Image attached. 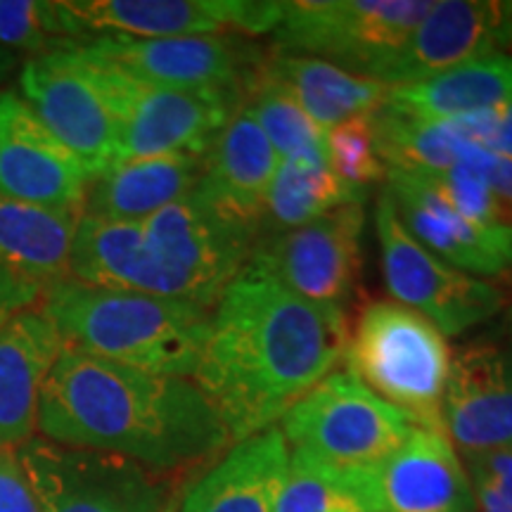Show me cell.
<instances>
[{
    "mask_svg": "<svg viewBox=\"0 0 512 512\" xmlns=\"http://www.w3.org/2000/svg\"><path fill=\"white\" fill-rule=\"evenodd\" d=\"M271 88L302 107L323 131L354 117H368L387 102L389 86L356 76L335 64L275 53L256 67L247 86Z\"/></svg>",
    "mask_w": 512,
    "mask_h": 512,
    "instance_id": "23",
    "label": "cell"
},
{
    "mask_svg": "<svg viewBox=\"0 0 512 512\" xmlns=\"http://www.w3.org/2000/svg\"><path fill=\"white\" fill-rule=\"evenodd\" d=\"M430 0H302L283 3L275 53L316 57L380 81L430 12Z\"/></svg>",
    "mask_w": 512,
    "mask_h": 512,
    "instance_id": "6",
    "label": "cell"
},
{
    "mask_svg": "<svg viewBox=\"0 0 512 512\" xmlns=\"http://www.w3.org/2000/svg\"><path fill=\"white\" fill-rule=\"evenodd\" d=\"M458 162H463L472 169H477L494 190V195L501 200L505 207L512 211V159L498 155V152L489 150V147L467 143L460 147Z\"/></svg>",
    "mask_w": 512,
    "mask_h": 512,
    "instance_id": "36",
    "label": "cell"
},
{
    "mask_svg": "<svg viewBox=\"0 0 512 512\" xmlns=\"http://www.w3.org/2000/svg\"><path fill=\"white\" fill-rule=\"evenodd\" d=\"M60 0H0V46L19 55H43L72 46Z\"/></svg>",
    "mask_w": 512,
    "mask_h": 512,
    "instance_id": "31",
    "label": "cell"
},
{
    "mask_svg": "<svg viewBox=\"0 0 512 512\" xmlns=\"http://www.w3.org/2000/svg\"><path fill=\"white\" fill-rule=\"evenodd\" d=\"M444 437L465 458L512 448V351L475 342L451 358L444 401Z\"/></svg>",
    "mask_w": 512,
    "mask_h": 512,
    "instance_id": "16",
    "label": "cell"
},
{
    "mask_svg": "<svg viewBox=\"0 0 512 512\" xmlns=\"http://www.w3.org/2000/svg\"><path fill=\"white\" fill-rule=\"evenodd\" d=\"M76 43L95 36L171 38L266 34L280 22L283 3L268 0H60Z\"/></svg>",
    "mask_w": 512,
    "mask_h": 512,
    "instance_id": "14",
    "label": "cell"
},
{
    "mask_svg": "<svg viewBox=\"0 0 512 512\" xmlns=\"http://www.w3.org/2000/svg\"><path fill=\"white\" fill-rule=\"evenodd\" d=\"M204 171V155L119 159L88 181L83 216L143 223L190 195Z\"/></svg>",
    "mask_w": 512,
    "mask_h": 512,
    "instance_id": "25",
    "label": "cell"
},
{
    "mask_svg": "<svg viewBox=\"0 0 512 512\" xmlns=\"http://www.w3.org/2000/svg\"><path fill=\"white\" fill-rule=\"evenodd\" d=\"M280 159L256 121L238 112L204 155L195 192L226 219L259 235L268 188Z\"/></svg>",
    "mask_w": 512,
    "mask_h": 512,
    "instance_id": "20",
    "label": "cell"
},
{
    "mask_svg": "<svg viewBox=\"0 0 512 512\" xmlns=\"http://www.w3.org/2000/svg\"><path fill=\"white\" fill-rule=\"evenodd\" d=\"M387 192L408 233L444 264L486 278L512 271V226L465 219L425 174L387 171Z\"/></svg>",
    "mask_w": 512,
    "mask_h": 512,
    "instance_id": "17",
    "label": "cell"
},
{
    "mask_svg": "<svg viewBox=\"0 0 512 512\" xmlns=\"http://www.w3.org/2000/svg\"><path fill=\"white\" fill-rule=\"evenodd\" d=\"M145 86L174 91H245L264 57L235 34L171 38L95 36L74 43Z\"/></svg>",
    "mask_w": 512,
    "mask_h": 512,
    "instance_id": "11",
    "label": "cell"
},
{
    "mask_svg": "<svg viewBox=\"0 0 512 512\" xmlns=\"http://www.w3.org/2000/svg\"><path fill=\"white\" fill-rule=\"evenodd\" d=\"M512 46V3L439 0L382 74L384 86H406Z\"/></svg>",
    "mask_w": 512,
    "mask_h": 512,
    "instance_id": "18",
    "label": "cell"
},
{
    "mask_svg": "<svg viewBox=\"0 0 512 512\" xmlns=\"http://www.w3.org/2000/svg\"><path fill=\"white\" fill-rule=\"evenodd\" d=\"M290 470L278 427L242 439L188 491L181 512H273Z\"/></svg>",
    "mask_w": 512,
    "mask_h": 512,
    "instance_id": "24",
    "label": "cell"
},
{
    "mask_svg": "<svg viewBox=\"0 0 512 512\" xmlns=\"http://www.w3.org/2000/svg\"><path fill=\"white\" fill-rule=\"evenodd\" d=\"M479 512H512V448L467 458Z\"/></svg>",
    "mask_w": 512,
    "mask_h": 512,
    "instance_id": "35",
    "label": "cell"
},
{
    "mask_svg": "<svg viewBox=\"0 0 512 512\" xmlns=\"http://www.w3.org/2000/svg\"><path fill=\"white\" fill-rule=\"evenodd\" d=\"M363 228V204H344L304 226L259 238L247 264L309 302L342 309L361 273Z\"/></svg>",
    "mask_w": 512,
    "mask_h": 512,
    "instance_id": "13",
    "label": "cell"
},
{
    "mask_svg": "<svg viewBox=\"0 0 512 512\" xmlns=\"http://www.w3.org/2000/svg\"><path fill=\"white\" fill-rule=\"evenodd\" d=\"M510 335H512V313H510Z\"/></svg>",
    "mask_w": 512,
    "mask_h": 512,
    "instance_id": "41",
    "label": "cell"
},
{
    "mask_svg": "<svg viewBox=\"0 0 512 512\" xmlns=\"http://www.w3.org/2000/svg\"><path fill=\"white\" fill-rule=\"evenodd\" d=\"M273 512H363L358 479L332 475L309 458L292 453L285 486Z\"/></svg>",
    "mask_w": 512,
    "mask_h": 512,
    "instance_id": "32",
    "label": "cell"
},
{
    "mask_svg": "<svg viewBox=\"0 0 512 512\" xmlns=\"http://www.w3.org/2000/svg\"><path fill=\"white\" fill-rule=\"evenodd\" d=\"M427 178L441 192V197L465 219L489 223V226H512V211L498 200L484 176L472 166L458 162L451 169L430 174Z\"/></svg>",
    "mask_w": 512,
    "mask_h": 512,
    "instance_id": "34",
    "label": "cell"
},
{
    "mask_svg": "<svg viewBox=\"0 0 512 512\" xmlns=\"http://www.w3.org/2000/svg\"><path fill=\"white\" fill-rule=\"evenodd\" d=\"M143 228L147 245L181 283L185 299L207 309H216L259 240L254 230L226 219L195 190L143 221Z\"/></svg>",
    "mask_w": 512,
    "mask_h": 512,
    "instance_id": "12",
    "label": "cell"
},
{
    "mask_svg": "<svg viewBox=\"0 0 512 512\" xmlns=\"http://www.w3.org/2000/svg\"><path fill=\"white\" fill-rule=\"evenodd\" d=\"M489 150H494V152H498V155L512 159V102L503 105L501 121H498V131H496L494 143H491Z\"/></svg>",
    "mask_w": 512,
    "mask_h": 512,
    "instance_id": "39",
    "label": "cell"
},
{
    "mask_svg": "<svg viewBox=\"0 0 512 512\" xmlns=\"http://www.w3.org/2000/svg\"><path fill=\"white\" fill-rule=\"evenodd\" d=\"M88 171L43 126L17 91H0V197L53 209H81Z\"/></svg>",
    "mask_w": 512,
    "mask_h": 512,
    "instance_id": "15",
    "label": "cell"
},
{
    "mask_svg": "<svg viewBox=\"0 0 512 512\" xmlns=\"http://www.w3.org/2000/svg\"><path fill=\"white\" fill-rule=\"evenodd\" d=\"M512 102V55L496 53L427 79L394 86L387 105L427 121H448Z\"/></svg>",
    "mask_w": 512,
    "mask_h": 512,
    "instance_id": "27",
    "label": "cell"
},
{
    "mask_svg": "<svg viewBox=\"0 0 512 512\" xmlns=\"http://www.w3.org/2000/svg\"><path fill=\"white\" fill-rule=\"evenodd\" d=\"M339 306L316 304L245 266L214 309L192 382L219 411L233 444L271 430L332 375L347 349Z\"/></svg>",
    "mask_w": 512,
    "mask_h": 512,
    "instance_id": "1",
    "label": "cell"
},
{
    "mask_svg": "<svg viewBox=\"0 0 512 512\" xmlns=\"http://www.w3.org/2000/svg\"><path fill=\"white\" fill-rule=\"evenodd\" d=\"M60 354L62 339L38 309L0 330V451H17L36 437L43 384Z\"/></svg>",
    "mask_w": 512,
    "mask_h": 512,
    "instance_id": "21",
    "label": "cell"
},
{
    "mask_svg": "<svg viewBox=\"0 0 512 512\" xmlns=\"http://www.w3.org/2000/svg\"><path fill=\"white\" fill-rule=\"evenodd\" d=\"M22 98L60 143L98 176L117 162L119 124L95 64L74 46L27 57Z\"/></svg>",
    "mask_w": 512,
    "mask_h": 512,
    "instance_id": "10",
    "label": "cell"
},
{
    "mask_svg": "<svg viewBox=\"0 0 512 512\" xmlns=\"http://www.w3.org/2000/svg\"><path fill=\"white\" fill-rule=\"evenodd\" d=\"M242 112L256 121L280 162L325 150V131L290 98L271 88H245Z\"/></svg>",
    "mask_w": 512,
    "mask_h": 512,
    "instance_id": "30",
    "label": "cell"
},
{
    "mask_svg": "<svg viewBox=\"0 0 512 512\" xmlns=\"http://www.w3.org/2000/svg\"><path fill=\"white\" fill-rule=\"evenodd\" d=\"M292 453L332 475H375L411 437L413 422L363 387L354 375L332 373L280 418Z\"/></svg>",
    "mask_w": 512,
    "mask_h": 512,
    "instance_id": "5",
    "label": "cell"
},
{
    "mask_svg": "<svg viewBox=\"0 0 512 512\" xmlns=\"http://www.w3.org/2000/svg\"><path fill=\"white\" fill-rule=\"evenodd\" d=\"M377 155L387 171L441 174L458 164L460 147L470 143L460 119L427 121L384 105L370 114Z\"/></svg>",
    "mask_w": 512,
    "mask_h": 512,
    "instance_id": "29",
    "label": "cell"
},
{
    "mask_svg": "<svg viewBox=\"0 0 512 512\" xmlns=\"http://www.w3.org/2000/svg\"><path fill=\"white\" fill-rule=\"evenodd\" d=\"M325 150L332 171L349 188L368 195V185L387 178V166L377 155L373 124L368 117H354L325 131Z\"/></svg>",
    "mask_w": 512,
    "mask_h": 512,
    "instance_id": "33",
    "label": "cell"
},
{
    "mask_svg": "<svg viewBox=\"0 0 512 512\" xmlns=\"http://www.w3.org/2000/svg\"><path fill=\"white\" fill-rule=\"evenodd\" d=\"M347 373L413 427L444 434V401L451 351L446 337L422 313L396 302L368 304L344 349Z\"/></svg>",
    "mask_w": 512,
    "mask_h": 512,
    "instance_id": "4",
    "label": "cell"
},
{
    "mask_svg": "<svg viewBox=\"0 0 512 512\" xmlns=\"http://www.w3.org/2000/svg\"><path fill=\"white\" fill-rule=\"evenodd\" d=\"M0 512H43L15 451H0Z\"/></svg>",
    "mask_w": 512,
    "mask_h": 512,
    "instance_id": "37",
    "label": "cell"
},
{
    "mask_svg": "<svg viewBox=\"0 0 512 512\" xmlns=\"http://www.w3.org/2000/svg\"><path fill=\"white\" fill-rule=\"evenodd\" d=\"M38 311L64 349L145 373L192 380L211 335L214 309L157 294L105 290L64 280L43 292Z\"/></svg>",
    "mask_w": 512,
    "mask_h": 512,
    "instance_id": "3",
    "label": "cell"
},
{
    "mask_svg": "<svg viewBox=\"0 0 512 512\" xmlns=\"http://www.w3.org/2000/svg\"><path fill=\"white\" fill-rule=\"evenodd\" d=\"M475 491L444 434L411 437L366 484V512H475Z\"/></svg>",
    "mask_w": 512,
    "mask_h": 512,
    "instance_id": "19",
    "label": "cell"
},
{
    "mask_svg": "<svg viewBox=\"0 0 512 512\" xmlns=\"http://www.w3.org/2000/svg\"><path fill=\"white\" fill-rule=\"evenodd\" d=\"M363 192L349 188L328 162V150L292 157L278 164L268 188L259 238L285 233L335 211L344 204H361Z\"/></svg>",
    "mask_w": 512,
    "mask_h": 512,
    "instance_id": "28",
    "label": "cell"
},
{
    "mask_svg": "<svg viewBox=\"0 0 512 512\" xmlns=\"http://www.w3.org/2000/svg\"><path fill=\"white\" fill-rule=\"evenodd\" d=\"M83 211L0 197V266L43 290L69 280V261Z\"/></svg>",
    "mask_w": 512,
    "mask_h": 512,
    "instance_id": "26",
    "label": "cell"
},
{
    "mask_svg": "<svg viewBox=\"0 0 512 512\" xmlns=\"http://www.w3.org/2000/svg\"><path fill=\"white\" fill-rule=\"evenodd\" d=\"M43 287L22 278L10 268L0 266V330L12 323L19 313L38 309L43 299Z\"/></svg>",
    "mask_w": 512,
    "mask_h": 512,
    "instance_id": "38",
    "label": "cell"
},
{
    "mask_svg": "<svg viewBox=\"0 0 512 512\" xmlns=\"http://www.w3.org/2000/svg\"><path fill=\"white\" fill-rule=\"evenodd\" d=\"M38 434L114 453L174 477L230 444L219 411L185 377L155 375L64 349L43 384Z\"/></svg>",
    "mask_w": 512,
    "mask_h": 512,
    "instance_id": "2",
    "label": "cell"
},
{
    "mask_svg": "<svg viewBox=\"0 0 512 512\" xmlns=\"http://www.w3.org/2000/svg\"><path fill=\"white\" fill-rule=\"evenodd\" d=\"M375 228L387 290L396 304L432 320L444 337L475 328L503 309L498 287L444 264L408 233L387 188L377 200Z\"/></svg>",
    "mask_w": 512,
    "mask_h": 512,
    "instance_id": "9",
    "label": "cell"
},
{
    "mask_svg": "<svg viewBox=\"0 0 512 512\" xmlns=\"http://www.w3.org/2000/svg\"><path fill=\"white\" fill-rule=\"evenodd\" d=\"M69 278L105 290L185 299L181 283L159 264L147 245L143 223L81 216L69 261Z\"/></svg>",
    "mask_w": 512,
    "mask_h": 512,
    "instance_id": "22",
    "label": "cell"
},
{
    "mask_svg": "<svg viewBox=\"0 0 512 512\" xmlns=\"http://www.w3.org/2000/svg\"><path fill=\"white\" fill-rule=\"evenodd\" d=\"M17 62H19V55H15L12 50L0 46V83L8 81V76L12 74V69L17 67Z\"/></svg>",
    "mask_w": 512,
    "mask_h": 512,
    "instance_id": "40",
    "label": "cell"
},
{
    "mask_svg": "<svg viewBox=\"0 0 512 512\" xmlns=\"http://www.w3.org/2000/svg\"><path fill=\"white\" fill-rule=\"evenodd\" d=\"M88 60L98 69L117 114V162L159 155H207L211 143L240 112L245 100V91H174L145 86L110 64L93 57Z\"/></svg>",
    "mask_w": 512,
    "mask_h": 512,
    "instance_id": "8",
    "label": "cell"
},
{
    "mask_svg": "<svg viewBox=\"0 0 512 512\" xmlns=\"http://www.w3.org/2000/svg\"><path fill=\"white\" fill-rule=\"evenodd\" d=\"M15 453L43 512H176L174 479L128 458L43 437Z\"/></svg>",
    "mask_w": 512,
    "mask_h": 512,
    "instance_id": "7",
    "label": "cell"
}]
</instances>
